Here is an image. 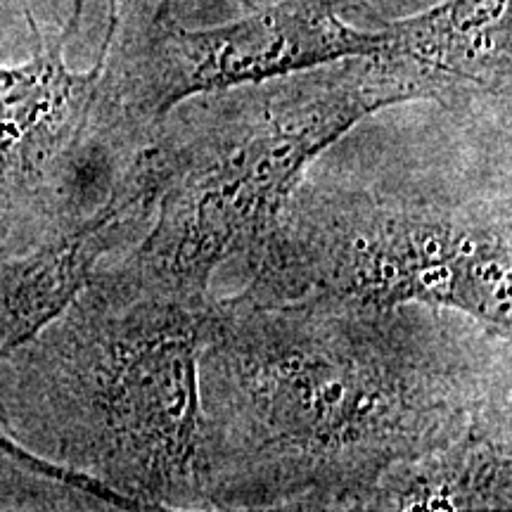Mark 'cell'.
<instances>
[{"label": "cell", "instance_id": "cell-4", "mask_svg": "<svg viewBox=\"0 0 512 512\" xmlns=\"http://www.w3.org/2000/svg\"><path fill=\"white\" fill-rule=\"evenodd\" d=\"M256 302L339 299L377 309L430 306L512 330L510 197L401 195L309 174L242 261Z\"/></svg>", "mask_w": 512, "mask_h": 512}, {"label": "cell", "instance_id": "cell-2", "mask_svg": "<svg viewBox=\"0 0 512 512\" xmlns=\"http://www.w3.org/2000/svg\"><path fill=\"white\" fill-rule=\"evenodd\" d=\"M214 297L98 266L0 358V437L131 510H200V354Z\"/></svg>", "mask_w": 512, "mask_h": 512}, {"label": "cell", "instance_id": "cell-6", "mask_svg": "<svg viewBox=\"0 0 512 512\" xmlns=\"http://www.w3.org/2000/svg\"><path fill=\"white\" fill-rule=\"evenodd\" d=\"M363 12L368 10L361 0H275L202 29L152 12L140 38L121 48L112 38L107 91L126 119L155 131L174 107L197 95L380 53L382 19L363 27L354 22Z\"/></svg>", "mask_w": 512, "mask_h": 512}, {"label": "cell", "instance_id": "cell-7", "mask_svg": "<svg viewBox=\"0 0 512 512\" xmlns=\"http://www.w3.org/2000/svg\"><path fill=\"white\" fill-rule=\"evenodd\" d=\"M380 53L411 67L432 102L465 107L510 100L512 0H441L401 19H382Z\"/></svg>", "mask_w": 512, "mask_h": 512}, {"label": "cell", "instance_id": "cell-3", "mask_svg": "<svg viewBox=\"0 0 512 512\" xmlns=\"http://www.w3.org/2000/svg\"><path fill=\"white\" fill-rule=\"evenodd\" d=\"M413 100H432L427 83L396 57L375 53L181 102L147 143L150 226L114 264L152 290L214 297V273L256 252L332 143Z\"/></svg>", "mask_w": 512, "mask_h": 512}, {"label": "cell", "instance_id": "cell-8", "mask_svg": "<svg viewBox=\"0 0 512 512\" xmlns=\"http://www.w3.org/2000/svg\"><path fill=\"white\" fill-rule=\"evenodd\" d=\"M510 434V403H503L453 439L389 467L356 510H510Z\"/></svg>", "mask_w": 512, "mask_h": 512}, {"label": "cell", "instance_id": "cell-1", "mask_svg": "<svg viewBox=\"0 0 512 512\" xmlns=\"http://www.w3.org/2000/svg\"><path fill=\"white\" fill-rule=\"evenodd\" d=\"M510 403V337L430 306L214 299L200 510H356L389 467Z\"/></svg>", "mask_w": 512, "mask_h": 512}, {"label": "cell", "instance_id": "cell-5", "mask_svg": "<svg viewBox=\"0 0 512 512\" xmlns=\"http://www.w3.org/2000/svg\"><path fill=\"white\" fill-rule=\"evenodd\" d=\"M83 0L55 34L27 10L34 50L0 64V261L53 245L102 214L152 133L128 121L105 86L119 0L91 69H72L67 48Z\"/></svg>", "mask_w": 512, "mask_h": 512}, {"label": "cell", "instance_id": "cell-9", "mask_svg": "<svg viewBox=\"0 0 512 512\" xmlns=\"http://www.w3.org/2000/svg\"><path fill=\"white\" fill-rule=\"evenodd\" d=\"M200 3V0H157V8L155 12L157 15H169V17H176L181 19V12L185 8H190V5ZM247 3V0H245Z\"/></svg>", "mask_w": 512, "mask_h": 512}]
</instances>
